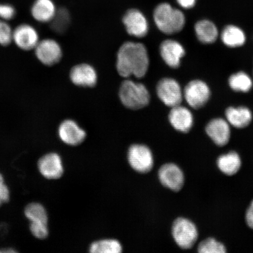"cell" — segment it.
<instances>
[{
  "instance_id": "15",
  "label": "cell",
  "mask_w": 253,
  "mask_h": 253,
  "mask_svg": "<svg viewBox=\"0 0 253 253\" xmlns=\"http://www.w3.org/2000/svg\"><path fill=\"white\" fill-rule=\"evenodd\" d=\"M160 54L166 64L172 68H178L185 54L184 47L178 41L168 40L160 45Z\"/></svg>"
},
{
  "instance_id": "13",
  "label": "cell",
  "mask_w": 253,
  "mask_h": 253,
  "mask_svg": "<svg viewBox=\"0 0 253 253\" xmlns=\"http://www.w3.org/2000/svg\"><path fill=\"white\" fill-rule=\"evenodd\" d=\"M58 135L61 141L71 146H77L86 137V131L81 128L74 120H65L58 128Z\"/></svg>"
},
{
  "instance_id": "21",
  "label": "cell",
  "mask_w": 253,
  "mask_h": 253,
  "mask_svg": "<svg viewBox=\"0 0 253 253\" xmlns=\"http://www.w3.org/2000/svg\"><path fill=\"white\" fill-rule=\"evenodd\" d=\"M195 31L198 40L202 43H213L219 36L216 25L210 20L198 21L195 25Z\"/></svg>"
},
{
  "instance_id": "7",
  "label": "cell",
  "mask_w": 253,
  "mask_h": 253,
  "mask_svg": "<svg viewBox=\"0 0 253 253\" xmlns=\"http://www.w3.org/2000/svg\"><path fill=\"white\" fill-rule=\"evenodd\" d=\"M157 93L163 103L170 107L180 105L183 97L181 86L171 78H164L158 82Z\"/></svg>"
},
{
  "instance_id": "34",
  "label": "cell",
  "mask_w": 253,
  "mask_h": 253,
  "mask_svg": "<svg viewBox=\"0 0 253 253\" xmlns=\"http://www.w3.org/2000/svg\"><path fill=\"white\" fill-rule=\"evenodd\" d=\"M3 204L2 201H1V198H0V207H1L2 204Z\"/></svg>"
},
{
  "instance_id": "27",
  "label": "cell",
  "mask_w": 253,
  "mask_h": 253,
  "mask_svg": "<svg viewBox=\"0 0 253 253\" xmlns=\"http://www.w3.org/2000/svg\"><path fill=\"white\" fill-rule=\"evenodd\" d=\"M198 251L200 253H224L227 250L222 243L210 237L199 243Z\"/></svg>"
},
{
  "instance_id": "20",
  "label": "cell",
  "mask_w": 253,
  "mask_h": 253,
  "mask_svg": "<svg viewBox=\"0 0 253 253\" xmlns=\"http://www.w3.org/2000/svg\"><path fill=\"white\" fill-rule=\"evenodd\" d=\"M217 166L221 172L226 175L232 176L238 172L241 168V158L236 151H232L221 155L217 158Z\"/></svg>"
},
{
  "instance_id": "23",
  "label": "cell",
  "mask_w": 253,
  "mask_h": 253,
  "mask_svg": "<svg viewBox=\"0 0 253 253\" xmlns=\"http://www.w3.org/2000/svg\"><path fill=\"white\" fill-rule=\"evenodd\" d=\"M229 84L231 88L237 92L248 93L253 86L252 79L245 72H239L230 76Z\"/></svg>"
},
{
  "instance_id": "14",
  "label": "cell",
  "mask_w": 253,
  "mask_h": 253,
  "mask_svg": "<svg viewBox=\"0 0 253 253\" xmlns=\"http://www.w3.org/2000/svg\"><path fill=\"white\" fill-rule=\"evenodd\" d=\"M206 132L214 143L219 147L229 143L231 131L227 120L221 118L211 120L206 126Z\"/></svg>"
},
{
  "instance_id": "18",
  "label": "cell",
  "mask_w": 253,
  "mask_h": 253,
  "mask_svg": "<svg viewBox=\"0 0 253 253\" xmlns=\"http://www.w3.org/2000/svg\"><path fill=\"white\" fill-rule=\"evenodd\" d=\"M58 9L53 0H35L31 8V14L40 23H49Z\"/></svg>"
},
{
  "instance_id": "10",
  "label": "cell",
  "mask_w": 253,
  "mask_h": 253,
  "mask_svg": "<svg viewBox=\"0 0 253 253\" xmlns=\"http://www.w3.org/2000/svg\"><path fill=\"white\" fill-rule=\"evenodd\" d=\"M12 41L19 48L28 51L34 49L40 42L39 34L31 25L22 24L12 32Z\"/></svg>"
},
{
  "instance_id": "1",
  "label": "cell",
  "mask_w": 253,
  "mask_h": 253,
  "mask_svg": "<svg viewBox=\"0 0 253 253\" xmlns=\"http://www.w3.org/2000/svg\"><path fill=\"white\" fill-rule=\"evenodd\" d=\"M150 59L147 50L143 44L126 42L120 47L117 60V69L121 77L134 76L142 78L149 68Z\"/></svg>"
},
{
  "instance_id": "24",
  "label": "cell",
  "mask_w": 253,
  "mask_h": 253,
  "mask_svg": "<svg viewBox=\"0 0 253 253\" xmlns=\"http://www.w3.org/2000/svg\"><path fill=\"white\" fill-rule=\"evenodd\" d=\"M89 251L91 253H120L123 251V248L118 240L103 239L93 243Z\"/></svg>"
},
{
  "instance_id": "16",
  "label": "cell",
  "mask_w": 253,
  "mask_h": 253,
  "mask_svg": "<svg viewBox=\"0 0 253 253\" xmlns=\"http://www.w3.org/2000/svg\"><path fill=\"white\" fill-rule=\"evenodd\" d=\"M169 121L176 131L187 133L194 125V117L191 111L180 104L172 107L169 114Z\"/></svg>"
},
{
  "instance_id": "33",
  "label": "cell",
  "mask_w": 253,
  "mask_h": 253,
  "mask_svg": "<svg viewBox=\"0 0 253 253\" xmlns=\"http://www.w3.org/2000/svg\"><path fill=\"white\" fill-rule=\"evenodd\" d=\"M176 1L182 8L191 9L194 7L197 0H176Z\"/></svg>"
},
{
  "instance_id": "8",
  "label": "cell",
  "mask_w": 253,
  "mask_h": 253,
  "mask_svg": "<svg viewBox=\"0 0 253 253\" xmlns=\"http://www.w3.org/2000/svg\"><path fill=\"white\" fill-rule=\"evenodd\" d=\"M34 50L38 60L45 66L55 65L62 59V47L54 40L47 39L40 41Z\"/></svg>"
},
{
  "instance_id": "17",
  "label": "cell",
  "mask_w": 253,
  "mask_h": 253,
  "mask_svg": "<svg viewBox=\"0 0 253 253\" xmlns=\"http://www.w3.org/2000/svg\"><path fill=\"white\" fill-rule=\"evenodd\" d=\"M70 78L73 84L81 87H93L97 81L96 71L86 63L75 66L71 69Z\"/></svg>"
},
{
  "instance_id": "19",
  "label": "cell",
  "mask_w": 253,
  "mask_h": 253,
  "mask_svg": "<svg viewBox=\"0 0 253 253\" xmlns=\"http://www.w3.org/2000/svg\"><path fill=\"white\" fill-rule=\"evenodd\" d=\"M225 116L229 125L237 128L247 127L253 120L251 110L245 106L229 107L226 110Z\"/></svg>"
},
{
  "instance_id": "22",
  "label": "cell",
  "mask_w": 253,
  "mask_h": 253,
  "mask_svg": "<svg viewBox=\"0 0 253 253\" xmlns=\"http://www.w3.org/2000/svg\"><path fill=\"white\" fill-rule=\"evenodd\" d=\"M221 40L227 47H237L244 45L246 41L245 32L236 25H227L221 34Z\"/></svg>"
},
{
  "instance_id": "2",
  "label": "cell",
  "mask_w": 253,
  "mask_h": 253,
  "mask_svg": "<svg viewBox=\"0 0 253 253\" xmlns=\"http://www.w3.org/2000/svg\"><path fill=\"white\" fill-rule=\"evenodd\" d=\"M153 16L158 29L167 35L179 33L185 25V17L183 12L172 7L169 3L158 5L154 9Z\"/></svg>"
},
{
  "instance_id": "11",
  "label": "cell",
  "mask_w": 253,
  "mask_h": 253,
  "mask_svg": "<svg viewBox=\"0 0 253 253\" xmlns=\"http://www.w3.org/2000/svg\"><path fill=\"white\" fill-rule=\"evenodd\" d=\"M123 22L130 36L143 38L148 34L149 25L147 18L137 9H131L126 11L123 17Z\"/></svg>"
},
{
  "instance_id": "28",
  "label": "cell",
  "mask_w": 253,
  "mask_h": 253,
  "mask_svg": "<svg viewBox=\"0 0 253 253\" xmlns=\"http://www.w3.org/2000/svg\"><path fill=\"white\" fill-rule=\"evenodd\" d=\"M12 32L7 21L0 19V45L7 46L12 42Z\"/></svg>"
},
{
  "instance_id": "32",
  "label": "cell",
  "mask_w": 253,
  "mask_h": 253,
  "mask_svg": "<svg viewBox=\"0 0 253 253\" xmlns=\"http://www.w3.org/2000/svg\"><path fill=\"white\" fill-rule=\"evenodd\" d=\"M246 221L250 228L253 229V200L246 211Z\"/></svg>"
},
{
  "instance_id": "31",
  "label": "cell",
  "mask_w": 253,
  "mask_h": 253,
  "mask_svg": "<svg viewBox=\"0 0 253 253\" xmlns=\"http://www.w3.org/2000/svg\"><path fill=\"white\" fill-rule=\"evenodd\" d=\"M0 198L3 204L8 203L10 199V193L8 186L5 183L4 177L1 173H0Z\"/></svg>"
},
{
  "instance_id": "12",
  "label": "cell",
  "mask_w": 253,
  "mask_h": 253,
  "mask_svg": "<svg viewBox=\"0 0 253 253\" xmlns=\"http://www.w3.org/2000/svg\"><path fill=\"white\" fill-rule=\"evenodd\" d=\"M38 168L41 175L47 179H59L64 172L61 158L55 153L46 154L41 157L38 162Z\"/></svg>"
},
{
  "instance_id": "5",
  "label": "cell",
  "mask_w": 253,
  "mask_h": 253,
  "mask_svg": "<svg viewBox=\"0 0 253 253\" xmlns=\"http://www.w3.org/2000/svg\"><path fill=\"white\" fill-rule=\"evenodd\" d=\"M127 158L129 166L138 173H147L153 169V154L147 145H132L129 148Z\"/></svg>"
},
{
  "instance_id": "29",
  "label": "cell",
  "mask_w": 253,
  "mask_h": 253,
  "mask_svg": "<svg viewBox=\"0 0 253 253\" xmlns=\"http://www.w3.org/2000/svg\"><path fill=\"white\" fill-rule=\"evenodd\" d=\"M30 229L32 235L38 239L44 240L49 235L47 224L31 222Z\"/></svg>"
},
{
  "instance_id": "26",
  "label": "cell",
  "mask_w": 253,
  "mask_h": 253,
  "mask_svg": "<svg viewBox=\"0 0 253 253\" xmlns=\"http://www.w3.org/2000/svg\"><path fill=\"white\" fill-rule=\"evenodd\" d=\"M71 23V15L67 9H58L55 17L50 22V27L57 34L64 33Z\"/></svg>"
},
{
  "instance_id": "6",
  "label": "cell",
  "mask_w": 253,
  "mask_h": 253,
  "mask_svg": "<svg viewBox=\"0 0 253 253\" xmlns=\"http://www.w3.org/2000/svg\"><path fill=\"white\" fill-rule=\"evenodd\" d=\"M183 97L190 107L194 109L203 107L210 100L211 90L205 82L194 80L189 82L183 91Z\"/></svg>"
},
{
  "instance_id": "30",
  "label": "cell",
  "mask_w": 253,
  "mask_h": 253,
  "mask_svg": "<svg viewBox=\"0 0 253 253\" xmlns=\"http://www.w3.org/2000/svg\"><path fill=\"white\" fill-rule=\"evenodd\" d=\"M17 14L13 5L8 3H0V19L7 21L14 19Z\"/></svg>"
},
{
  "instance_id": "3",
  "label": "cell",
  "mask_w": 253,
  "mask_h": 253,
  "mask_svg": "<svg viewBox=\"0 0 253 253\" xmlns=\"http://www.w3.org/2000/svg\"><path fill=\"white\" fill-rule=\"evenodd\" d=\"M119 97L123 105L131 110L144 108L150 100V93L146 87L130 80L123 82L120 88Z\"/></svg>"
},
{
  "instance_id": "4",
  "label": "cell",
  "mask_w": 253,
  "mask_h": 253,
  "mask_svg": "<svg viewBox=\"0 0 253 253\" xmlns=\"http://www.w3.org/2000/svg\"><path fill=\"white\" fill-rule=\"evenodd\" d=\"M172 235L174 241L180 248L188 250L195 245L199 233L197 227L191 220L187 218L179 217L174 221Z\"/></svg>"
},
{
  "instance_id": "25",
  "label": "cell",
  "mask_w": 253,
  "mask_h": 253,
  "mask_svg": "<svg viewBox=\"0 0 253 253\" xmlns=\"http://www.w3.org/2000/svg\"><path fill=\"white\" fill-rule=\"evenodd\" d=\"M24 214L31 222L47 224V211L43 206L40 203L33 202L28 204L25 208Z\"/></svg>"
},
{
  "instance_id": "9",
  "label": "cell",
  "mask_w": 253,
  "mask_h": 253,
  "mask_svg": "<svg viewBox=\"0 0 253 253\" xmlns=\"http://www.w3.org/2000/svg\"><path fill=\"white\" fill-rule=\"evenodd\" d=\"M158 178L161 184L172 191H179L184 185V174L175 164H164L158 171Z\"/></svg>"
}]
</instances>
